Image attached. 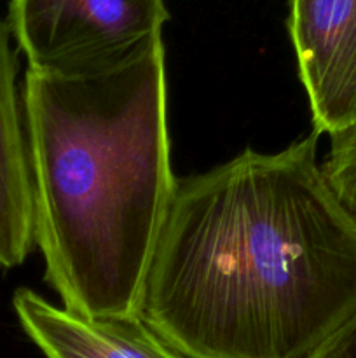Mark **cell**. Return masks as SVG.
I'll return each instance as SVG.
<instances>
[{"mask_svg": "<svg viewBox=\"0 0 356 358\" xmlns=\"http://www.w3.org/2000/svg\"><path fill=\"white\" fill-rule=\"evenodd\" d=\"M318 136L177 180L142 318L185 358H309L356 318V220Z\"/></svg>", "mask_w": 356, "mask_h": 358, "instance_id": "obj_1", "label": "cell"}, {"mask_svg": "<svg viewBox=\"0 0 356 358\" xmlns=\"http://www.w3.org/2000/svg\"><path fill=\"white\" fill-rule=\"evenodd\" d=\"M21 94L45 282L72 313L142 317L177 187L163 41L105 72L27 69Z\"/></svg>", "mask_w": 356, "mask_h": 358, "instance_id": "obj_2", "label": "cell"}, {"mask_svg": "<svg viewBox=\"0 0 356 358\" xmlns=\"http://www.w3.org/2000/svg\"><path fill=\"white\" fill-rule=\"evenodd\" d=\"M164 0H10L7 24L28 69L86 76L163 41Z\"/></svg>", "mask_w": 356, "mask_h": 358, "instance_id": "obj_3", "label": "cell"}, {"mask_svg": "<svg viewBox=\"0 0 356 358\" xmlns=\"http://www.w3.org/2000/svg\"><path fill=\"white\" fill-rule=\"evenodd\" d=\"M288 31L316 135L356 124V0H290Z\"/></svg>", "mask_w": 356, "mask_h": 358, "instance_id": "obj_4", "label": "cell"}, {"mask_svg": "<svg viewBox=\"0 0 356 358\" xmlns=\"http://www.w3.org/2000/svg\"><path fill=\"white\" fill-rule=\"evenodd\" d=\"M13 308L45 358H185L142 317L87 318L17 289Z\"/></svg>", "mask_w": 356, "mask_h": 358, "instance_id": "obj_5", "label": "cell"}, {"mask_svg": "<svg viewBox=\"0 0 356 358\" xmlns=\"http://www.w3.org/2000/svg\"><path fill=\"white\" fill-rule=\"evenodd\" d=\"M10 38L9 24L0 17V269L23 264L35 247L23 94Z\"/></svg>", "mask_w": 356, "mask_h": 358, "instance_id": "obj_6", "label": "cell"}, {"mask_svg": "<svg viewBox=\"0 0 356 358\" xmlns=\"http://www.w3.org/2000/svg\"><path fill=\"white\" fill-rule=\"evenodd\" d=\"M321 171L335 198L356 220V124L330 136Z\"/></svg>", "mask_w": 356, "mask_h": 358, "instance_id": "obj_7", "label": "cell"}, {"mask_svg": "<svg viewBox=\"0 0 356 358\" xmlns=\"http://www.w3.org/2000/svg\"><path fill=\"white\" fill-rule=\"evenodd\" d=\"M309 358H356V318L332 336Z\"/></svg>", "mask_w": 356, "mask_h": 358, "instance_id": "obj_8", "label": "cell"}]
</instances>
